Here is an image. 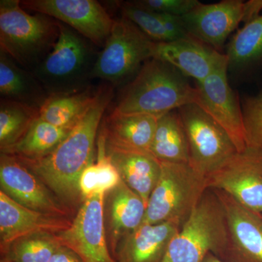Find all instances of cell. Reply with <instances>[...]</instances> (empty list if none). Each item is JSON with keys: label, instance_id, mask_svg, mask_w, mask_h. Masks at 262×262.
Listing matches in <instances>:
<instances>
[{"label": "cell", "instance_id": "6da1fadb", "mask_svg": "<svg viewBox=\"0 0 262 262\" xmlns=\"http://www.w3.org/2000/svg\"><path fill=\"white\" fill-rule=\"evenodd\" d=\"M113 88L100 86L89 110L51 152L36 159L17 158L70 211L84 202L79 181L84 170L94 163L98 131L113 100Z\"/></svg>", "mask_w": 262, "mask_h": 262}, {"label": "cell", "instance_id": "7a4b0ae2", "mask_svg": "<svg viewBox=\"0 0 262 262\" xmlns=\"http://www.w3.org/2000/svg\"><path fill=\"white\" fill-rule=\"evenodd\" d=\"M199 91L177 69L151 58L146 61L119 97L113 112L161 117L191 103L198 104Z\"/></svg>", "mask_w": 262, "mask_h": 262}, {"label": "cell", "instance_id": "3957f363", "mask_svg": "<svg viewBox=\"0 0 262 262\" xmlns=\"http://www.w3.org/2000/svg\"><path fill=\"white\" fill-rule=\"evenodd\" d=\"M19 0L0 1V51L33 72L56 46L60 22L42 13L29 14Z\"/></svg>", "mask_w": 262, "mask_h": 262}, {"label": "cell", "instance_id": "277c9868", "mask_svg": "<svg viewBox=\"0 0 262 262\" xmlns=\"http://www.w3.org/2000/svg\"><path fill=\"white\" fill-rule=\"evenodd\" d=\"M97 48L75 29L60 22L56 46L32 72L49 96L80 92L91 87L100 53Z\"/></svg>", "mask_w": 262, "mask_h": 262}, {"label": "cell", "instance_id": "5b68a950", "mask_svg": "<svg viewBox=\"0 0 262 262\" xmlns=\"http://www.w3.org/2000/svg\"><path fill=\"white\" fill-rule=\"evenodd\" d=\"M227 238L225 209L215 192L208 189L170 241L161 262H203L209 253L218 256Z\"/></svg>", "mask_w": 262, "mask_h": 262}, {"label": "cell", "instance_id": "8992f818", "mask_svg": "<svg viewBox=\"0 0 262 262\" xmlns=\"http://www.w3.org/2000/svg\"><path fill=\"white\" fill-rule=\"evenodd\" d=\"M160 163L159 179L149 196L143 224L175 221L184 225L208 189L206 177L189 163Z\"/></svg>", "mask_w": 262, "mask_h": 262}, {"label": "cell", "instance_id": "52a82bcc", "mask_svg": "<svg viewBox=\"0 0 262 262\" xmlns=\"http://www.w3.org/2000/svg\"><path fill=\"white\" fill-rule=\"evenodd\" d=\"M155 45L128 19L122 16L115 20L111 34L100 51L93 79H101L113 87L120 85L154 58Z\"/></svg>", "mask_w": 262, "mask_h": 262}, {"label": "cell", "instance_id": "ba28073f", "mask_svg": "<svg viewBox=\"0 0 262 262\" xmlns=\"http://www.w3.org/2000/svg\"><path fill=\"white\" fill-rule=\"evenodd\" d=\"M177 110L187 134L189 164L202 175H209L238 152L225 130L196 103Z\"/></svg>", "mask_w": 262, "mask_h": 262}, {"label": "cell", "instance_id": "9c48e42d", "mask_svg": "<svg viewBox=\"0 0 262 262\" xmlns=\"http://www.w3.org/2000/svg\"><path fill=\"white\" fill-rule=\"evenodd\" d=\"M106 193H95L84 200L68 228L56 234L62 246L83 262H116L110 247L104 222Z\"/></svg>", "mask_w": 262, "mask_h": 262}, {"label": "cell", "instance_id": "30bf717a", "mask_svg": "<svg viewBox=\"0 0 262 262\" xmlns=\"http://www.w3.org/2000/svg\"><path fill=\"white\" fill-rule=\"evenodd\" d=\"M208 189L223 191L251 211L262 213V150L247 147L206 177Z\"/></svg>", "mask_w": 262, "mask_h": 262}, {"label": "cell", "instance_id": "8fae6325", "mask_svg": "<svg viewBox=\"0 0 262 262\" xmlns=\"http://www.w3.org/2000/svg\"><path fill=\"white\" fill-rule=\"evenodd\" d=\"M20 5L69 26L100 48L104 47L115 23L96 0H25Z\"/></svg>", "mask_w": 262, "mask_h": 262}, {"label": "cell", "instance_id": "7c38bea8", "mask_svg": "<svg viewBox=\"0 0 262 262\" xmlns=\"http://www.w3.org/2000/svg\"><path fill=\"white\" fill-rule=\"evenodd\" d=\"M228 59L196 85L198 104L228 134L238 152L247 149L242 108L227 79Z\"/></svg>", "mask_w": 262, "mask_h": 262}, {"label": "cell", "instance_id": "4fadbf2b", "mask_svg": "<svg viewBox=\"0 0 262 262\" xmlns=\"http://www.w3.org/2000/svg\"><path fill=\"white\" fill-rule=\"evenodd\" d=\"M213 191L224 207L228 228L227 244L217 257L227 262H262V213L248 209L223 191Z\"/></svg>", "mask_w": 262, "mask_h": 262}, {"label": "cell", "instance_id": "5bb4252c", "mask_svg": "<svg viewBox=\"0 0 262 262\" xmlns=\"http://www.w3.org/2000/svg\"><path fill=\"white\" fill-rule=\"evenodd\" d=\"M1 191L26 208L68 218L70 211L39 179L13 155L0 156Z\"/></svg>", "mask_w": 262, "mask_h": 262}, {"label": "cell", "instance_id": "9a60e30c", "mask_svg": "<svg viewBox=\"0 0 262 262\" xmlns=\"http://www.w3.org/2000/svg\"><path fill=\"white\" fill-rule=\"evenodd\" d=\"M244 2L225 0L214 4L200 3L181 19L189 36L219 51L244 21Z\"/></svg>", "mask_w": 262, "mask_h": 262}, {"label": "cell", "instance_id": "2e32d148", "mask_svg": "<svg viewBox=\"0 0 262 262\" xmlns=\"http://www.w3.org/2000/svg\"><path fill=\"white\" fill-rule=\"evenodd\" d=\"M154 58L166 62L198 83L228 59L227 55L191 36L170 42H156Z\"/></svg>", "mask_w": 262, "mask_h": 262}, {"label": "cell", "instance_id": "e0dca14e", "mask_svg": "<svg viewBox=\"0 0 262 262\" xmlns=\"http://www.w3.org/2000/svg\"><path fill=\"white\" fill-rule=\"evenodd\" d=\"M72 221L33 211L0 191V248L15 239L39 232L56 234L68 228Z\"/></svg>", "mask_w": 262, "mask_h": 262}, {"label": "cell", "instance_id": "ac0fdd59", "mask_svg": "<svg viewBox=\"0 0 262 262\" xmlns=\"http://www.w3.org/2000/svg\"><path fill=\"white\" fill-rule=\"evenodd\" d=\"M146 206L122 181L106 192L104 198V222L108 247L113 254L125 236L139 228L145 217Z\"/></svg>", "mask_w": 262, "mask_h": 262}, {"label": "cell", "instance_id": "d6986e66", "mask_svg": "<svg viewBox=\"0 0 262 262\" xmlns=\"http://www.w3.org/2000/svg\"><path fill=\"white\" fill-rule=\"evenodd\" d=\"M182 225L175 221L143 224L120 241L114 258L116 262H161L170 241Z\"/></svg>", "mask_w": 262, "mask_h": 262}, {"label": "cell", "instance_id": "ffe728a7", "mask_svg": "<svg viewBox=\"0 0 262 262\" xmlns=\"http://www.w3.org/2000/svg\"><path fill=\"white\" fill-rule=\"evenodd\" d=\"M106 152L122 182L147 206L161 172L160 161L148 151L119 149L108 145L106 141Z\"/></svg>", "mask_w": 262, "mask_h": 262}, {"label": "cell", "instance_id": "44dd1931", "mask_svg": "<svg viewBox=\"0 0 262 262\" xmlns=\"http://www.w3.org/2000/svg\"><path fill=\"white\" fill-rule=\"evenodd\" d=\"M160 117L113 111L101 122L100 130L106 144L119 149L148 151Z\"/></svg>", "mask_w": 262, "mask_h": 262}, {"label": "cell", "instance_id": "7402d4cb", "mask_svg": "<svg viewBox=\"0 0 262 262\" xmlns=\"http://www.w3.org/2000/svg\"><path fill=\"white\" fill-rule=\"evenodd\" d=\"M1 99L24 103L40 110L48 94L32 72L22 68L7 53L0 51Z\"/></svg>", "mask_w": 262, "mask_h": 262}, {"label": "cell", "instance_id": "603a6c76", "mask_svg": "<svg viewBox=\"0 0 262 262\" xmlns=\"http://www.w3.org/2000/svg\"><path fill=\"white\" fill-rule=\"evenodd\" d=\"M149 152L160 162L189 163V144L178 110L158 119Z\"/></svg>", "mask_w": 262, "mask_h": 262}, {"label": "cell", "instance_id": "cb8c5ba5", "mask_svg": "<svg viewBox=\"0 0 262 262\" xmlns=\"http://www.w3.org/2000/svg\"><path fill=\"white\" fill-rule=\"evenodd\" d=\"M100 86L71 94L55 95L48 97L40 110L42 120L61 127H73L94 102Z\"/></svg>", "mask_w": 262, "mask_h": 262}, {"label": "cell", "instance_id": "d4e9b609", "mask_svg": "<svg viewBox=\"0 0 262 262\" xmlns=\"http://www.w3.org/2000/svg\"><path fill=\"white\" fill-rule=\"evenodd\" d=\"M72 129V127L56 126L39 117L15 145L1 154L24 159L42 158L53 151Z\"/></svg>", "mask_w": 262, "mask_h": 262}, {"label": "cell", "instance_id": "484cf974", "mask_svg": "<svg viewBox=\"0 0 262 262\" xmlns=\"http://www.w3.org/2000/svg\"><path fill=\"white\" fill-rule=\"evenodd\" d=\"M96 149V163L94 162L84 170L79 181L84 201L95 193L110 192L121 182L118 171L106 152V139L100 128Z\"/></svg>", "mask_w": 262, "mask_h": 262}, {"label": "cell", "instance_id": "4316f807", "mask_svg": "<svg viewBox=\"0 0 262 262\" xmlns=\"http://www.w3.org/2000/svg\"><path fill=\"white\" fill-rule=\"evenodd\" d=\"M39 110L24 103L1 99L0 103V150L13 147L25 135Z\"/></svg>", "mask_w": 262, "mask_h": 262}, {"label": "cell", "instance_id": "83f0119b", "mask_svg": "<svg viewBox=\"0 0 262 262\" xmlns=\"http://www.w3.org/2000/svg\"><path fill=\"white\" fill-rule=\"evenodd\" d=\"M61 246L56 234H31L0 248L1 258L10 262H49Z\"/></svg>", "mask_w": 262, "mask_h": 262}, {"label": "cell", "instance_id": "f1b7e54d", "mask_svg": "<svg viewBox=\"0 0 262 262\" xmlns=\"http://www.w3.org/2000/svg\"><path fill=\"white\" fill-rule=\"evenodd\" d=\"M226 55L229 67H244L262 59V14L234 34Z\"/></svg>", "mask_w": 262, "mask_h": 262}, {"label": "cell", "instance_id": "f546056e", "mask_svg": "<svg viewBox=\"0 0 262 262\" xmlns=\"http://www.w3.org/2000/svg\"><path fill=\"white\" fill-rule=\"evenodd\" d=\"M121 10L122 16L135 24L151 40L156 42L172 41L158 13L144 9L134 2L124 3Z\"/></svg>", "mask_w": 262, "mask_h": 262}, {"label": "cell", "instance_id": "4dcf8cb0", "mask_svg": "<svg viewBox=\"0 0 262 262\" xmlns=\"http://www.w3.org/2000/svg\"><path fill=\"white\" fill-rule=\"evenodd\" d=\"M243 107L248 147L262 150V92L246 98Z\"/></svg>", "mask_w": 262, "mask_h": 262}, {"label": "cell", "instance_id": "1f68e13d", "mask_svg": "<svg viewBox=\"0 0 262 262\" xmlns=\"http://www.w3.org/2000/svg\"><path fill=\"white\" fill-rule=\"evenodd\" d=\"M134 3L154 13L183 16L194 9L200 2L198 0H141Z\"/></svg>", "mask_w": 262, "mask_h": 262}, {"label": "cell", "instance_id": "d6a6232c", "mask_svg": "<svg viewBox=\"0 0 262 262\" xmlns=\"http://www.w3.org/2000/svg\"><path fill=\"white\" fill-rule=\"evenodd\" d=\"M158 15L172 41L190 37L183 25L181 16L165 13Z\"/></svg>", "mask_w": 262, "mask_h": 262}, {"label": "cell", "instance_id": "836d02e7", "mask_svg": "<svg viewBox=\"0 0 262 262\" xmlns=\"http://www.w3.org/2000/svg\"><path fill=\"white\" fill-rule=\"evenodd\" d=\"M49 262H83L80 256L70 248L61 246L53 255Z\"/></svg>", "mask_w": 262, "mask_h": 262}, {"label": "cell", "instance_id": "e575fe53", "mask_svg": "<svg viewBox=\"0 0 262 262\" xmlns=\"http://www.w3.org/2000/svg\"><path fill=\"white\" fill-rule=\"evenodd\" d=\"M262 0H251L245 3L244 22L247 24L261 15Z\"/></svg>", "mask_w": 262, "mask_h": 262}, {"label": "cell", "instance_id": "d590c367", "mask_svg": "<svg viewBox=\"0 0 262 262\" xmlns=\"http://www.w3.org/2000/svg\"><path fill=\"white\" fill-rule=\"evenodd\" d=\"M203 262H227L223 261V260L220 259V258L215 256L213 253H209L206 258H205L204 261Z\"/></svg>", "mask_w": 262, "mask_h": 262}, {"label": "cell", "instance_id": "8d00e7d4", "mask_svg": "<svg viewBox=\"0 0 262 262\" xmlns=\"http://www.w3.org/2000/svg\"><path fill=\"white\" fill-rule=\"evenodd\" d=\"M0 262H10L8 261V260L5 259V258H1V260H0Z\"/></svg>", "mask_w": 262, "mask_h": 262}]
</instances>
